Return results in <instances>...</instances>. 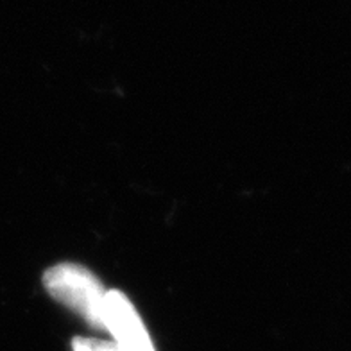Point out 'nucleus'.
<instances>
[{
	"instance_id": "1",
	"label": "nucleus",
	"mask_w": 351,
	"mask_h": 351,
	"mask_svg": "<svg viewBox=\"0 0 351 351\" xmlns=\"http://www.w3.org/2000/svg\"><path fill=\"white\" fill-rule=\"evenodd\" d=\"M43 285L58 303L65 305L95 330L104 328L106 294L99 278L79 263H58L43 274Z\"/></svg>"
},
{
	"instance_id": "2",
	"label": "nucleus",
	"mask_w": 351,
	"mask_h": 351,
	"mask_svg": "<svg viewBox=\"0 0 351 351\" xmlns=\"http://www.w3.org/2000/svg\"><path fill=\"white\" fill-rule=\"evenodd\" d=\"M104 328L121 351H154L138 312L121 291H110L104 303Z\"/></svg>"
},
{
	"instance_id": "3",
	"label": "nucleus",
	"mask_w": 351,
	"mask_h": 351,
	"mask_svg": "<svg viewBox=\"0 0 351 351\" xmlns=\"http://www.w3.org/2000/svg\"><path fill=\"white\" fill-rule=\"evenodd\" d=\"M74 351H121L117 348L115 342L101 341V339H90V337H77L72 342Z\"/></svg>"
}]
</instances>
